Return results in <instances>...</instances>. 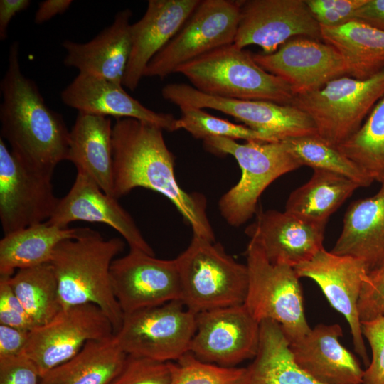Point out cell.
Wrapping results in <instances>:
<instances>
[{
  "label": "cell",
  "instance_id": "36",
  "mask_svg": "<svg viewBox=\"0 0 384 384\" xmlns=\"http://www.w3.org/2000/svg\"><path fill=\"white\" fill-rule=\"evenodd\" d=\"M245 368L208 363L188 352L173 363L171 384H241Z\"/></svg>",
  "mask_w": 384,
  "mask_h": 384
},
{
  "label": "cell",
  "instance_id": "38",
  "mask_svg": "<svg viewBox=\"0 0 384 384\" xmlns=\"http://www.w3.org/2000/svg\"><path fill=\"white\" fill-rule=\"evenodd\" d=\"M361 331L370 346L372 358L364 370L362 384H384V314L361 321Z\"/></svg>",
  "mask_w": 384,
  "mask_h": 384
},
{
  "label": "cell",
  "instance_id": "43",
  "mask_svg": "<svg viewBox=\"0 0 384 384\" xmlns=\"http://www.w3.org/2000/svg\"><path fill=\"white\" fill-rule=\"evenodd\" d=\"M29 331L0 324V358L23 354Z\"/></svg>",
  "mask_w": 384,
  "mask_h": 384
},
{
  "label": "cell",
  "instance_id": "19",
  "mask_svg": "<svg viewBox=\"0 0 384 384\" xmlns=\"http://www.w3.org/2000/svg\"><path fill=\"white\" fill-rule=\"evenodd\" d=\"M79 220L106 224L124 238L130 249L154 255L134 220L117 199L104 193L89 176L77 173L71 188L59 199L52 216L46 222L67 228L70 223Z\"/></svg>",
  "mask_w": 384,
  "mask_h": 384
},
{
  "label": "cell",
  "instance_id": "44",
  "mask_svg": "<svg viewBox=\"0 0 384 384\" xmlns=\"http://www.w3.org/2000/svg\"><path fill=\"white\" fill-rule=\"evenodd\" d=\"M353 19L384 31V0H368L355 12Z\"/></svg>",
  "mask_w": 384,
  "mask_h": 384
},
{
  "label": "cell",
  "instance_id": "16",
  "mask_svg": "<svg viewBox=\"0 0 384 384\" xmlns=\"http://www.w3.org/2000/svg\"><path fill=\"white\" fill-rule=\"evenodd\" d=\"M295 37L321 40L320 26L305 0H243L234 44L257 45L265 54L275 52Z\"/></svg>",
  "mask_w": 384,
  "mask_h": 384
},
{
  "label": "cell",
  "instance_id": "25",
  "mask_svg": "<svg viewBox=\"0 0 384 384\" xmlns=\"http://www.w3.org/2000/svg\"><path fill=\"white\" fill-rule=\"evenodd\" d=\"M331 252L360 260L368 274L384 267V182L375 195L348 206Z\"/></svg>",
  "mask_w": 384,
  "mask_h": 384
},
{
  "label": "cell",
  "instance_id": "22",
  "mask_svg": "<svg viewBox=\"0 0 384 384\" xmlns=\"http://www.w3.org/2000/svg\"><path fill=\"white\" fill-rule=\"evenodd\" d=\"M324 225L304 221L286 211L260 210L245 233L255 236L274 265L295 267L324 247Z\"/></svg>",
  "mask_w": 384,
  "mask_h": 384
},
{
  "label": "cell",
  "instance_id": "18",
  "mask_svg": "<svg viewBox=\"0 0 384 384\" xmlns=\"http://www.w3.org/2000/svg\"><path fill=\"white\" fill-rule=\"evenodd\" d=\"M299 278L307 277L320 287L330 304L347 320L356 352L368 367L370 361L361 331L358 302L368 273L360 260L338 255L324 248L310 260L295 267Z\"/></svg>",
  "mask_w": 384,
  "mask_h": 384
},
{
  "label": "cell",
  "instance_id": "12",
  "mask_svg": "<svg viewBox=\"0 0 384 384\" xmlns=\"http://www.w3.org/2000/svg\"><path fill=\"white\" fill-rule=\"evenodd\" d=\"M114 335L112 322L100 307L92 304L73 306L30 331L23 354L43 376L73 358L88 341Z\"/></svg>",
  "mask_w": 384,
  "mask_h": 384
},
{
  "label": "cell",
  "instance_id": "10",
  "mask_svg": "<svg viewBox=\"0 0 384 384\" xmlns=\"http://www.w3.org/2000/svg\"><path fill=\"white\" fill-rule=\"evenodd\" d=\"M196 326V314L175 300L124 314L114 337L127 355L171 362L189 352Z\"/></svg>",
  "mask_w": 384,
  "mask_h": 384
},
{
  "label": "cell",
  "instance_id": "4",
  "mask_svg": "<svg viewBox=\"0 0 384 384\" xmlns=\"http://www.w3.org/2000/svg\"><path fill=\"white\" fill-rule=\"evenodd\" d=\"M203 142L209 152L233 156L240 168L239 181L218 201L221 216L233 227L242 225L252 217L260 196L270 183L302 166L282 140L240 144L231 139L213 137Z\"/></svg>",
  "mask_w": 384,
  "mask_h": 384
},
{
  "label": "cell",
  "instance_id": "27",
  "mask_svg": "<svg viewBox=\"0 0 384 384\" xmlns=\"http://www.w3.org/2000/svg\"><path fill=\"white\" fill-rule=\"evenodd\" d=\"M320 30L321 40L341 55L347 75L364 80L384 70V31L356 19Z\"/></svg>",
  "mask_w": 384,
  "mask_h": 384
},
{
  "label": "cell",
  "instance_id": "5",
  "mask_svg": "<svg viewBox=\"0 0 384 384\" xmlns=\"http://www.w3.org/2000/svg\"><path fill=\"white\" fill-rule=\"evenodd\" d=\"M198 90L213 96L291 104L294 95L282 79L262 68L252 53L234 43L206 53L180 66Z\"/></svg>",
  "mask_w": 384,
  "mask_h": 384
},
{
  "label": "cell",
  "instance_id": "42",
  "mask_svg": "<svg viewBox=\"0 0 384 384\" xmlns=\"http://www.w3.org/2000/svg\"><path fill=\"white\" fill-rule=\"evenodd\" d=\"M42 375L26 355L0 358V384H41Z\"/></svg>",
  "mask_w": 384,
  "mask_h": 384
},
{
  "label": "cell",
  "instance_id": "37",
  "mask_svg": "<svg viewBox=\"0 0 384 384\" xmlns=\"http://www.w3.org/2000/svg\"><path fill=\"white\" fill-rule=\"evenodd\" d=\"M172 362L127 355L124 365L110 384H171Z\"/></svg>",
  "mask_w": 384,
  "mask_h": 384
},
{
  "label": "cell",
  "instance_id": "33",
  "mask_svg": "<svg viewBox=\"0 0 384 384\" xmlns=\"http://www.w3.org/2000/svg\"><path fill=\"white\" fill-rule=\"evenodd\" d=\"M336 148L373 181L384 182V97L360 129Z\"/></svg>",
  "mask_w": 384,
  "mask_h": 384
},
{
  "label": "cell",
  "instance_id": "39",
  "mask_svg": "<svg viewBox=\"0 0 384 384\" xmlns=\"http://www.w3.org/2000/svg\"><path fill=\"white\" fill-rule=\"evenodd\" d=\"M368 0H305L320 26L334 27L353 19Z\"/></svg>",
  "mask_w": 384,
  "mask_h": 384
},
{
  "label": "cell",
  "instance_id": "24",
  "mask_svg": "<svg viewBox=\"0 0 384 384\" xmlns=\"http://www.w3.org/2000/svg\"><path fill=\"white\" fill-rule=\"evenodd\" d=\"M132 16L129 9L119 11L111 25L87 42L64 41V65L78 69L79 73L122 85L132 48Z\"/></svg>",
  "mask_w": 384,
  "mask_h": 384
},
{
  "label": "cell",
  "instance_id": "30",
  "mask_svg": "<svg viewBox=\"0 0 384 384\" xmlns=\"http://www.w3.org/2000/svg\"><path fill=\"white\" fill-rule=\"evenodd\" d=\"M127 356L114 335L90 341L73 358L43 375L41 384H110Z\"/></svg>",
  "mask_w": 384,
  "mask_h": 384
},
{
  "label": "cell",
  "instance_id": "31",
  "mask_svg": "<svg viewBox=\"0 0 384 384\" xmlns=\"http://www.w3.org/2000/svg\"><path fill=\"white\" fill-rule=\"evenodd\" d=\"M358 188V183L344 176L313 169L309 180L290 193L284 211L304 221L326 226L329 218Z\"/></svg>",
  "mask_w": 384,
  "mask_h": 384
},
{
  "label": "cell",
  "instance_id": "35",
  "mask_svg": "<svg viewBox=\"0 0 384 384\" xmlns=\"http://www.w3.org/2000/svg\"><path fill=\"white\" fill-rule=\"evenodd\" d=\"M180 129H184L194 138L203 141L209 137H220L233 140L244 139L259 142H278L270 134L254 130L245 125L233 123L213 116L201 109L191 106L179 107Z\"/></svg>",
  "mask_w": 384,
  "mask_h": 384
},
{
  "label": "cell",
  "instance_id": "46",
  "mask_svg": "<svg viewBox=\"0 0 384 384\" xmlns=\"http://www.w3.org/2000/svg\"><path fill=\"white\" fill-rule=\"evenodd\" d=\"M73 3L72 0H46L41 1L35 14L34 22L43 23L57 15L65 12Z\"/></svg>",
  "mask_w": 384,
  "mask_h": 384
},
{
  "label": "cell",
  "instance_id": "26",
  "mask_svg": "<svg viewBox=\"0 0 384 384\" xmlns=\"http://www.w3.org/2000/svg\"><path fill=\"white\" fill-rule=\"evenodd\" d=\"M112 127L108 117L78 112L70 131L67 160L77 173L89 176L114 197Z\"/></svg>",
  "mask_w": 384,
  "mask_h": 384
},
{
  "label": "cell",
  "instance_id": "45",
  "mask_svg": "<svg viewBox=\"0 0 384 384\" xmlns=\"http://www.w3.org/2000/svg\"><path fill=\"white\" fill-rule=\"evenodd\" d=\"M30 4L29 0L0 1V39L1 41L7 38L8 28L12 18L18 13L27 9Z\"/></svg>",
  "mask_w": 384,
  "mask_h": 384
},
{
  "label": "cell",
  "instance_id": "17",
  "mask_svg": "<svg viewBox=\"0 0 384 384\" xmlns=\"http://www.w3.org/2000/svg\"><path fill=\"white\" fill-rule=\"evenodd\" d=\"M254 60L279 77L294 95L319 90L329 81L347 75L340 53L331 45L306 37H295L270 54L252 53Z\"/></svg>",
  "mask_w": 384,
  "mask_h": 384
},
{
  "label": "cell",
  "instance_id": "15",
  "mask_svg": "<svg viewBox=\"0 0 384 384\" xmlns=\"http://www.w3.org/2000/svg\"><path fill=\"white\" fill-rule=\"evenodd\" d=\"M260 332L245 304L205 311L196 314L189 352L206 363L235 367L255 357Z\"/></svg>",
  "mask_w": 384,
  "mask_h": 384
},
{
  "label": "cell",
  "instance_id": "7",
  "mask_svg": "<svg viewBox=\"0 0 384 384\" xmlns=\"http://www.w3.org/2000/svg\"><path fill=\"white\" fill-rule=\"evenodd\" d=\"M384 97V70L364 80L343 75L321 88L294 95L291 105L306 113L318 136L337 147L361 127Z\"/></svg>",
  "mask_w": 384,
  "mask_h": 384
},
{
  "label": "cell",
  "instance_id": "28",
  "mask_svg": "<svg viewBox=\"0 0 384 384\" xmlns=\"http://www.w3.org/2000/svg\"><path fill=\"white\" fill-rule=\"evenodd\" d=\"M241 384H324L295 363L281 326L270 319L260 322V342Z\"/></svg>",
  "mask_w": 384,
  "mask_h": 384
},
{
  "label": "cell",
  "instance_id": "40",
  "mask_svg": "<svg viewBox=\"0 0 384 384\" xmlns=\"http://www.w3.org/2000/svg\"><path fill=\"white\" fill-rule=\"evenodd\" d=\"M358 312L361 321L384 314V267L365 277L358 302Z\"/></svg>",
  "mask_w": 384,
  "mask_h": 384
},
{
  "label": "cell",
  "instance_id": "21",
  "mask_svg": "<svg viewBox=\"0 0 384 384\" xmlns=\"http://www.w3.org/2000/svg\"><path fill=\"white\" fill-rule=\"evenodd\" d=\"M201 0H149L131 26L132 48L122 85L134 91L151 60L182 28Z\"/></svg>",
  "mask_w": 384,
  "mask_h": 384
},
{
  "label": "cell",
  "instance_id": "14",
  "mask_svg": "<svg viewBox=\"0 0 384 384\" xmlns=\"http://www.w3.org/2000/svg\"><path fill=\"white\" fill-rule=\"evenodd\" d=\"M114 297L124 314L181 301V283L176 259L161 260L130 249L110 267Z\"/></svg>",
  "mask_w": 384,
  "mask_h": 384
},
{
  "label": "cell",
  "instance_id": "11",
  "mask_svg": "<svg viewBox=\"0 0 384 384\" xmlns=\"http://www.w3.org/2000/svg\"><path fill=\"white\" fill-rule=\"evenodd\" d=\"M161 95L178 107L191 106L220 111L254 130L279 140L318 135L309 116L291 104L220 97L203 93L185 83L165 85L161 90Z\"/></svg>",
  "mask_w": 384,
  "mask_h": 384
},
{
  "label": "cell",
  "instance_id": "23",
  "mask_svg": "<svg viewBox=\"0 0 384 384\" xmlns=\"http://www.w3.org/2000/svg\"><path fill=\"white\" fill-rule=\"evenodd\" d=\"M341 326L318 324L299 340L289 343L299 367L324 384H362L364 370L339 341Z\"/></svg>",
  "mask_w": 384,
  "mask_h": 384
},
{
  "label": "cell",
  "instance_id": "32",
  "mask_svg": "<svg viewBox=\"0 0 384 384\" xmlns=\"http://www.w3.org/2000/svg\"><path fill=\"white\" fill-rule=\"evenodd\" d=\"M8 282L36 327L48 323L63 309L50 263L18 270Z\"/></svg>",
  "mask_w": 384,
  "mask_h": 384
},
{
  "label": "cell",
  "instance_id": "9",
  "mask_svg": "<svg viewBox=\"0 0 384 384\" xmlns=\"http://www.w3.org/2000/svg\"><path fill=\"white\" fill-rule=\"evenodd\" d=\"M241 1L203 0L174 37L151 60L144 77L164 79L182 65L233 44Z\"/></svg>",
  "mask_w": 384,
  "mask_h": 384
},
{
  "label": "cell",
  "instance_id": "29",
  "mask_svg": "<svg viewBox=\"0 0 384 384\" xmlns=\"http://www.w3.org/2000/svg\"><path fill=\"white\" fill-rule=\"evenodd\" d=\"M81 228H60L46 221L4 235L0 240V277L49 263L55 247L77 238Z\"/></svg>",
  "mask_w": 384,
  "mask_h": 384
},
{
  "label": "cell",
  "instance_id": "8",
  "mask_svg": "<svg viewBox=\"0 0 384 384\" xmlns=\"http://www.w3.org/2000/svg\"><path fill=\"white\" fill-rule=\"evenodd\" d=\"M249 237L245 305L259 323L266 319L277 322L288 342L294 343L311 329L304 314L299 278L293 267L271 263L256 238Z\"/></svg>",
  "mask_w": 384,
  "mask_h": 384
},
{
  "label": "cell",
  "instance_id": "20",
  "mask_svg": "<svg viewBox=\"0 0 384 384\" xmlns=\"http://www.w3.org/2000/svg\"><path fill=\"white\" fill-rule=\"evenodd\" d=\"M60 98L78 112L134 119L170 132L180 129L178 119L173 114L147 108L130 96L122 85L95 75L78 73L62 90Z\"/></svg>",
  "mask_w": 384,
  "mask_h": 384
},
{
  "label": "cell",
  "instance_id": "2",
  "mask_svg": "<svg viewBox=\"0 0 384 384\" xmlns=\"http://www.w3.org/2000/svg\"><path fill=\"white\" fill-rule=\"evenodd\" d=\"M0 90L1 138L23 164L52 176L56 166L68 159L70 131L62 115L47 105L36 82L22 73L16 41L9 47Z\"/></svg>",
  "mask_w": 384,
  "mask_h": 384
},
{
  "label": "cell",
  "instance_id": "3",
  "mask_svg": "<svg viewBox=\"0 0 384 384\" xmlns=\"http://www.w3.org/2000/svg\"><path fill=\"white\" fill-rule=\"evenodd\" d=\"M124 247L119 238L105 239L90 228H81L79 235L61 242L50 260L58 287L63 309L92 304L100 307L119 329L124 314L113 293L110 267Z\"/></svg>",
  "mask_w": 384,
  "mask_h": 384
},
{
  "label": "cell",
  "instance_id": "34",
  "mask_svg": "<svg viewBox=\"0 0 384 384\" xmlns=\"http://www.w3.org/2000/svg\"><path fill=\"white\" fill-rule=\"evenodd\" d=\"M300 165L344 176L360 187L369 186L373 181L336 146L318 135L287 138L282 140Z\"/></svg>",
  "mask_w": 384,
  "mask_h": 384
},
{
  "label": "cell",
  "instance_id": "41",
  "mask_svg": "<svg viewBox=\"0 0 384 384\" xmlns=\"http://www.w3.org/2000/svg\"><path fill=\"white\" fill-rule=\"evenodd\" d=\"M0 324L27 331L36 327L4 277H0Z\"/></svg>",
  "mask_w": 384,
  "mask_h": 384
},
{
  "label": "cell",
  "instance_id": "13",
  "mask_svg": "<svg viewBox=\"0 0 384 384\" xmlns=\"http://www.w3.org/2000/svg\"><path fill=\"white\" fill-rule=\"evenodd\" d=\"M51 177L23 164L0 138V221L4 235L50 219L60 199Z\"/></svg>",
  "mask_w": 384,
  "mask_h": 384
},
{
  "label": "cell",
  "instance_id": "1",
  "mask_svg": "<svg viewBox=\"0 0 384 384\" xmlns=\"http://www.w3.org/2000/svg\"><path fill=\"white\" fill-rule=\"evenodd\" d=\"M114 197L134 188L151 189L166 197L191 226L193 235L215 242L203 195L187 193L177 183L174 157L161 129L134 119H117L112 127Z\"/></svg>",
  "mask_w": 384,
  "mask_h": 384
},
{
  "label": "cell",
  "instance_id": "6",
  "mask_svg": "<svg viewBox=\"0 0 384 384\" xmlns=\"http://www.w3.org/2000/svg\"><path fill=\"white\" fill-rule=\"evenodd\" d=\"M176 260L181 302L193 313L245 304L247 265L228 255L220 244L193 235L190 245Z\"/></svg>",
  "mask_w": 384,
  "mask_h": 384
}]
</instances>
